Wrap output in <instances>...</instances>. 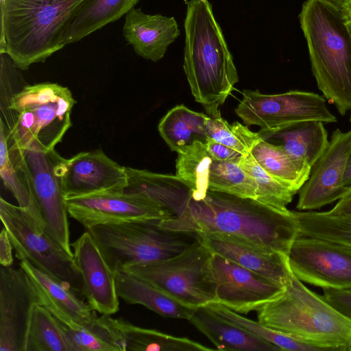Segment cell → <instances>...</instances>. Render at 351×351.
<instances>
[{
  "mask_svg": "<svg viewBox=\"0 0 351 351\" xmlns=\"http://www.w3.org/2000/svg\"><path fill=\"white\" fill-rule=\"evenodd\" d=\"M239 164L256 182V200L280 210L287 209L295 194L293 191L265 171L250 153L240 158Z\"/></svg>",
  "mask_w": 351,
  "mask_h": 351,
  "instance_id": "obj_38",
  "label": "cell"
},
{
  "mask_svg": "<svg viewBox=\"0 0 351 351\" xmlns=\"http://www.w3.org/2000/svg\"><path fill=\"white\" fill-rule=\"evenodd\" d=\"M250 154L265 171L295 193L309 178L311 167L291 156L280 145L262 139Z\"/></svg>",
  "mask_w": 351,
  "mask_h": 351,
  "instance_id": "obj_28",
  "label": "cell"
},
{
  "mask_svg": "<svg viewBox=\"0 0 351 351\" xmlns=\"http://www.w3.org/2000/svg\"><path fill=\"white\" fill-rule=\"evenodd\" d=\"M213 162L206 144L199 141L178 153L176 176L190 187L192 199H203L209 191V169Z\"/></svg>",
  "mask_w": 351,
  "mask_h": 351,
  "instance_id": "obj_34",
  "label": "cell"
},
{
  "mask_svg": "<svg viewBox=\"0 0 351 351\" xmlns=\"http://www.w3.org/2000/svg\"><path fill=\"white\" fill-rule=\"evenodd\" d=\"M299 234L319 238L351 249V217L329 211H293Z\"/></svg>",
  "mask_w": 351,
  "mask_h": 351,
  "instance_id": "obj_33",
  "label": "cell"
},
{
  "mask_svg": "<svg viewBox=\"0 0 351 351\" xmlns=\"http://www.w3.org/2000/svg\"><path fill=\"white\" fill-rule=\"evenodd\" d=\"M64 328L73 351H125L122 336L110 315L97 316L77 330Z\"/></svg>",
  "mask_w": 351,
  "mask_h": 351,
  "instance_id": "obj_32",
  "label": "cell"
},
{
  "mask_svg": "<svg viewBox=\"0 0 351 351\" xmlns=\"http://www.w3.org/2000/svg\"><path fill=\"white\" fill-rule=\"evenodd\" d=\"M186 3L183 67L195 101L208 114L223 104L239 76L212 5L201 0Z\"/></svg>",
  "mask_w": 351,
  "mask_h": 351,
  "instance_id": "obj_2",
  "label": "cell"
},
{
  "mask_svg": "<svg viewBox=\"0 0 351 351\" xmlns=\"http://www.w3.org/2000/svg\"><path fill=\"white\" fill-rule=\"evenodd\" d=\"M84 0H1L0 53L21 70L62 49V37Z\"/></svg>",
  "mask_w": 351,
  "mask_h": 351,
  "instance_id": "obj_4",
  "label": "cell"
},
{
  "mask_svg": "<svg viewBox=\"0 0 351 351\" xmlns=\"http://www.w3.org/2000/svg\"><path fill=\"white\" fill-rule=\"evenodd\" d=\"M40 304L36 288L19 266L0 268V351H24L34 306Z\"/></svg>",
  "mask_w": 351,
  "mask_h": 351,
  "instance_id": "obj_15",
  "label": "cell"
},
{
  "mask_svg": "<svg viewBox=\"0 0 351 351\" xmlns=\"http://www.w3.org/2000/svg\"><path fill=\"white\" fill-rule=\"evenodd\" d=\"M350 1H351V0H350ZM347 5H348V4H347Z\"/></svg>",
  "mask_w": 351,
  "mask_h": 351,
  "instance_id": "obj_49",
  "label": "cell"
},
{
  "mask_svg": "<svg viewBox=\"0 0 351 351\" xmlns=\"http://www.w3.org/2000/svg\"><path fill=\"white\" fill-rule=\"evenodd\" d=\"M293 275L323 289H351V249L330 241L298 234L288 254Z\"/></svg>",
  "mask_w": 351,
  "mask_h": 351,
  "instance_id": "obj_12",
  "label": "cell"
},
{
  "mask_svg": "<svg viewBox=\"0 0 351 351\" xmlns=\"http://www.w3.org/2000/svg\"><path fill=\"white\" fill-rule=\"evenodd\" d=\"M208 119L206 114L178 105L161 119L158 129L169 148L179 153L197 141L204 144L207 143L209 139L206 129Z\"/></svg>",
  "mask_w": 351,
  "mask_h": 351,
  "instance_id": "obj_27",
  "label": "cell"
},
{
  "mask_svg": "<svg viewBox=\"0 0 351 351\" xmlns=\"http://www.w3.org/2000/svg\"><path fill=\"white\" fill-rule=\"evenodd\" d=\"M210 268L215 302L239 313L258 311L284 291L285 286L217 254L212 253Z\"/></svg>",
  "mask_w": 351,
  "mask_h": 351,
  "instance_id": "obj_14",
  "label": "cell"
},
{
  "mask_svg": "<svg viewBox=\"0 0 351 351\" xmlns=\"http://www.w3.org/2000/svg\"><path fill=\"white\" fill-rule=\"evenodd\" d=\"M64 197L123 191L126 186L125 167L110 158L101 149L80 152L64 159L62 165Z\"/></svg>",
  "mask_w": 351,
  "mask_h": 351,
  "instance_id": "obj_18",
  "label": "cell"
},
{
  "mask_svg": "<svg viewBox=\"0 0 351 351\" xmlns=\"http://www.w3.org/2000/svg\"><path fill=\"white\" fill-rule=\"evenodd\" d=\"M19 266L31 278L40 304L66 327L77 330L97 317L95 311L82 298L28 261L21 260Z\"/></svg>",
  "mask_w": 351,
  "mask_h": 351,
  "instance_id": "obj_20",
  "label": "cell"
},
{
  "mask_svg": "<svg viewBox=\"0 0 351 351\" xmlns=\"http://www.w3.org/2000/svg\"><path fill=\"white\" fill-rule=\"evenodd\" d=\"M211 256L212 252L197 239L189 249L174 257L130 265L123 270L197 308L215 302Z\"/></svg>",
  "mask_w": 351,
  "mask_h": 351,
  "instance_id": "obj_9",
  "label": "cell"
},
{
  "mask_svg": "<svg viewBox=\"0 0 351 351\" xmlns=\"http://www.w3.org/2000/svg\"><path fill=\"white\" fill-rule=\"evenodd\" d=\"M348 21L351 22V1L342 9Z\"/></svg>",
  "mask_w": 351,
  "mask_h": 351,
  "instance_id": "obj_44",
  "label": "cell"
},
{
  "mask_svg": "<svg viewBox=\"0 0 351 351\" xmlns=\"http://www.w3.org/2000/svg\"><path fill=\"white\" fill-rule=\"evenodd\" d=\"M0 175L5 187L10 191L18 206L27 210L43 228L32 197L17 149L8 145L3 126L0 123Z\"/></svg>",
  "mask_w": 351,
  "mask_h": 351,
  "instance_id": "obj_31",
  "label": "cell"
},
{
  "mask_svg": "<svg viewBox=\"0 0 351 351\" xmlns=\"http://www.w3.org/2000/svg\"><path fill=\"white\" fill-rule=\"evenodd\" d=\"M173 17L147 14L141 8H132L125 15L123 35L135 53L157 62L162 59L169 46L180 36Z\"/></svg>",
  "mask_w": 351,
  "mask_h": 351,
  "instance_id": "obj_21",
  "label": "cell"
},
{
  "mask_svg": "<svg viewBox=\"0 0 351 351\" xmlns=\"http://www.w3.org/2000/svg\"><path fill=\"white\" fill-rule=\"evenodd\" d=\"M323 298L339 312L351 319V289H326Z\"/></svg>",
  "mask_w": 351,
  "mask_h": 351,
  "instance_id": "obj_39",
  "label": "cell"
},
{
  "mask_svg": "<svg viewBox=\"0 0 351 351\" xmlns=\"http://www.w3.org/2000/svg\"><path fill=\"white\" fill-rule=\"evenodd\" d=\"M115 280L119 297L128 304L143 305L164 317L188 320L195 310L124 270L115 272Z\"/></svg>",
  "mask_w": 351,
  "mask_h": 351,
  "instance_id": "obj_24",
  "label": "cell"
},
{
  "mask_svg": "<svg viewBox=\"0 0 351 351\" xmlns=\"http://www.w3.org/2000/svg\"><path fill=\"white\" fill-rule=\"evenodd\" d=\"M13 246L8 234L3 227L0 234V264L1 266H11L13 263Z\"/></svg>",
  "mask_w": 351,
  "mask_h": 351,
  "instance_id": "obj_41",
  "label": "cell"
},
{
  "mask_svg": "<svg viewBox=\"0 0 351 351\" xmlns=\"http://www.w3.org/2000/svg\"><path fill=\"white\" fill-rule=\"evenodd\" d=\"M114 323L122 336L125 351L217 350L186 337L134 326L122 318L114 319Z\"/></svg>",
  "mask_w": 351,
  "mask_h": 351,
  "instance_id": "obj_29",
  "label": "cell"
},
{
  "mask_svg": "<svg viewBox=\"0 0 351 351\" xmlns=\"http://www.w3.org/2000/svg\"><path fill=\"white\" fill-rule=\"evenodd\" d=\"M343 184L347 187L351 186V152L349 155L346 165V168L343 177Z\"/></svg>",
  "mask_w": 351,
  "mask_h": 351,
  "instance_id": "obj_43",
  "label": "cell"
},
{
  "mask_svg": "<svg viewBox=\"0 0 351 351\" xmlns=\"http://www.w3.org/2000/svg\"><path fill=\"white\" fill-rule=\"evenodd\" d=\"M0 218L17 258L28 261L83 297L82 280L73 256L50 237L27 210L1 197Z\"/></svg>",
  "mask_w": 351,
  "mask_h": 351,
  "instance_id": "obj_8",
  "label": "cell"
},
{
  "mask_svg": "<svg viewBox=\"0 0 351 351\" xmlns=\"http://www.w3.org/2000/svg\"><path fill=\"white\" fill-rule=\"evenodd\" d=\"M338 6H339L341 9L344 8L347 4L350 1V0H327Z\"/></svg>",
  "mask_w": 351,
  "mask_h": 351,
  "instance_id": "obj_45",
  "label": "cell"
},
{
  "mask_svg": "<svg viewBox=\"0 0 351 351\" xmlns=\"http://www.w3.org/2000/svg\"><path fill=\"white\" fill-rule=\"evenodd\" d=\"M240 158L226 161L213 160L209 169V191L256 199V182L240 165Z\"/></svg>",
  "mask_w": 351,
  "mask_h": 351,
  "instance_id": "obj_35",
  "label": "cell"
},
{
  "mask_svg": "<svg viewBox=\"0 0 351 351\" xmlns=\"http://www.w3.org/2000/svg\"><path fill=\"white\" fill-rule=\"evenodd\" d=\"M206 114L208 119L206 129L209 138L234 149L242 156L248 154L263 139L258 132L251 131L246 125L237 121L230 124L222 118L219 109Z\"/></svg>",
  "mask_w": 351,
  "mask_h": 351,
  "instance_id": "obj_37",
  "label": "cell"
},
{
  "mask_svg": "<svg viewBox=\"0 0 351 351\" xmlns=\"http://www.w3.org/2000/svg\"><path fill=\"white\" fill-rule=\"evenodd\" d=\"M258 322L319 351L351 350V319L291 272L284 291L258 311Z\"/></svg>",
  "mask_w": 351,
  "mask_h": 351,
  "instance_id": "obj_6",
  "label": "cell"
},
{
  "mask_svg": "<svg viewBox=\"0 0 351 351\" xmlns=\"http://www.w3.org/2000/svg\"><path fill=\"white\" fill-rule=\"evenodd\" d=\"M73 257L82 280V295L90 307L101 315L115 314L119 308L115 272L88 230L71 243Z\"/></svg>",
  "mask_w": 351,
  "mask_h": 351,
  "instance_id": "obj_17",
  "label": "cell"
},
{
  "mask_svg": "<svg viewBox=\"0 0 351 351\" xmlns=\"http://www.w3.org/2000/svg\"><path fill=\"white\" fill-rule=\"evenodd\" d=\"M328 211L333 214L351 217V186L348 187L342 197Z\"/></svg>",
  "mask_w": 351,
  "mask_h": 351,
  "instance_id": "obj_42",
  "label": "cell"
},
{
  "mask_svg": "<svg viewBox=\"0 0 351 351\" xmlns=\"http://www.w3.org/2000/svg\"><path fill=\"white\" fill-rule=\"evenodd\" d=\"M140 0H84L62 39L63 47L77 42L125 15Z\"/></svg>",
  "mask_w": 351,
  "mask_h": 351,
  "instance_id": "obj_26",
  "label": "cell"
},
{
  "mask_svg": "<svg viewBox=\"0 0 351 351\" xmlns=\"http://www.w3.org/2000/svg\"><path fill=\"white\" fill-rule=\"evenodd\" d=\"M206 147L213 160L215 161L230 160L242 156L234 149L211 138L208 139Z\"/></svg>",
  "mask_w": 351,
  "mask_h": 351,
  "instance_id": "obj_40",
  "label": "cell"
},
{
  "mask_svg": "<svg viewBox=\"0 0 351 351\" xmlns=\"http://www.w3.org/2000/svg\"><path fill=\"white\" fill-rule=\"evenodd\" d=\"M189 321L213 343L217 350H282L279 347L219 317L206 306L195 308Z\"/></svg>",
  "mask_w": 351,
  "mask_h": 351,
  "instance_id": "obj_23",
  "label": "cell"
},
{
  "mask_svg": "<svg viewBox=\"0 0 351 351\" xmlns=\"http://www.w3.org/2000/svg\"><path fill=\"white\" fill-rule=\"evenodd\" d=\"M76 104L71 90L57 83L25 85L1 95V123L8 145L17 149L49 152L71 126Z\"/></svg>",
  "mask_w": 351,
  "mask_h": 351,
  "instance_id": "obj_5",
  "label": "cell"
},
{
  "mask_svg": "<svg viewBox=\"0 0 351 351\" xmlns=\"http://www.w3.org/2000/svg\"><path fill=\"white\" fill-rule=\"evenodd\" d=\"M205 306L219 317L241 327L260 339L279 347L282 350L319 351L317 348L291 336L271 329L259 322L245 318L239 313L221 304L212 302Z\"/></svg>",
  "mask_w": 351,
  "mask_h": 351,
  "instance_id": "obj_36",
  "label": "cell"
},
{
  "mask_svg": "<svg viewBox=\"0 0 351 351\" xmlns=\"http://www.w3.org/2000/svg\"><path fill=\"white\" fill-rule=\"evenodd\" d=\"M242 96L235 112L246 125L259 126L261 136L302 121H337L326 99L315 93L294 90L265 95L258 90H245Z\"/></svg>",
  "mask_w": 351,
  "mask_h": 351,
  "instance_id": "obj_11",
  "label": "cell"
},
{
  "mask_svg": "<svg viewBox=\"0 0 351 351\" xmlns=\"http://www.w3.org/2000/svg\"><path fill=\"white\" fill-rule=\"evenodd\" d=\"M208 249L228 260L285 286L291 271L288 256L245 239L223 233H196Z\"/></svg>",
  "mask_w": 351,
  "mask_h": 351,
  "instance_id": "obj_19",
  "label": "cell"
},
{
  "mask_svg": "<svg viewBox=\"0 0 351 351\" xmlns=\"http://www.w3.org/2000/svg\"><path fill=\"white\" fill-rule=\"evenodd\" d=\"M24 351H73L64 324L39 303L30 315Z\"/></svg>",
  "mask_w": 351,
  "mask_h": 351,
  "instance_id": "obj_30",
  "label": "cell"
},
{
  "mask_svg": "<svg viewBox=\"0 0 351 351\" xmlns=\"http://www.w3.org/2000/svg\"><path fill=\"white\" fill-rule=\"evenodd\" d=\"M350 152L351 130H334L326 149L299 191L298 210L319 209L342 197L348 189L343 177Z\"/></svg>",
  "mask_w": 351,
  "mask_h": 351,
  "instance_id": "obj_16",
  "label": "cell"
},
{
  "mask_svg": "<svg viewBox=\"0 0 351 351\" xmlns=\"http://www.w3.org/2000/svg\"><path fill=\"white\" fill-rule=\"evenodd\" d=\"M159 220L99 224L86 229L114 271L174 257L193 245L196 233L162 228Z\"/></svg>",
  "mask_w": 351,
  "mask_h": 351,
  "instance_id": "obj_7",
  "label": "cell"
},
{
  "mask_svg": "<svg viewBox=\"0 0 351 351\" xmlns=\"http://www.w3.org/2000/svg\"><path fill=\"white\" fill-rule=\"evenodd\" d=\"M127 193L143 195L169 210L173 217L180 215L192 198L190 187L176 176L154 173L125 167Z\"/></svg>",
  "mask_w": 351,
  "mask_h": 351,
  "instance_id": "obj_22",
  "label": "cell"
},
{
  "mask_svg": "<svg viewBox=\"0 0 351 351\" xmlns=\"http://www.w3.org/2000/svg\"><path fill=\"white\" fill-rule=\"evenodd\" d=\"M70 217L86 230L93 226L140 220H165L173 217L149 198L123 191H106L64 198Z\"/></svg>",
  "mask_w": 351,
  "mask_h": 351,
  "instance_id": "obj_13",
  "label": "cell"
},
{
  "mask_svg": "<svg viewBox=\"0 0 351 351\" xmlns=\"http://www.w3.org/2000/svg\"><path fill=\"white\" fill-rule=\"evenodd\" d=\"M346 24H347V26H348V28L349 29V32H350V36H351V22H349V21H346Z\"/></svg>",
  "mask_w": 351,
  "mask_h": 351,
  "instance_id": "obj_46",
  "label": "cell"
},
{
  "mask_svg": "<svg viewBox=\"0 0 351 351\" xmlns=\"http://www.w3.org/2000/svg\"><path fill=\"white\" fill-rule=\"evenodd\" d=\"M201 1H208V0H201Z\"/></svg>",
  "mask_w": 351,
  "mask_h": 351,
  "instance_id": "obj_47",
  "label": "cell"
},
{
  "mask_svg": "<svg viewBox=\"0 0 351 351\" xmlns=\"http://www.w3.org/2000/svg\"><path fill=\"white\" fill-rule=\"evenodd\" d=\"M324 124L319 121H302L261 138L280 145L291 156L312 167L329 143Z\"/></svg>",
  "mask_w": 351,
  "mask_h": 351,
  "instance_id": "obj_25",
  "label": "cell"
},
{
  "mask_svg": "<svg viewBox=\"0 0 351 351\" xmlns=\"http://www.w3.org/2000/svg\"><path fill=\"white\" fill-rule=\"evenodd\" d=\"M299 20L317 86L345 115L351 111V36L345 14L327 0H306Z\"/></svg>",
  "mask_w": 351,
  "mask_h": 351,
  "instance_id": "obj_3",
  "label": "cell"
},
{
  "mask_svg": "<svg viewBox=\"0 0 351 351\" xmlns=\"http://www.w3.org/2000/svg\"><path fill=\"white\" fill-rule=\"evenodd\" d=\"M158 225L175 232L234 235L287 256L299 234L293 211L212 191L203 199H191L180 215Z\"/></svg>",
  "mask_w": 351,
  "mask_h": 351,
  "instance_id": "obj_1",
  "label": "cell"
},
{
  "mask_svg": "<svg viewBox=\"0 0 351 351\" xmlns=\"http://www.w3.org/2000/svg\"><path fill=\"white\" fill-rule=\"evenodd\" d=\"M350 123H351V115H350Z\"/></svg>",
  "mask_w": 351,
  "mask_h": 351,
  "instance_id": "obj_48",
  "label": "cell"
},
{
  "mask_svg": "<svg viewBox=\"0 0 351 351\" xmlns=\"http://www.w3.org/2000/svg\"><path fill=\"white\" fill-rule=\"evenodd\" d=\"M17 150L45 231L69 254L73 256L69 214L62 189V165L65 158L55 149L49 152Z\"/></svg>",
  "mask_w": 351,
  "mask_h": 351,
  "instance_id": "obj_10",
  "label": "cell"
}]
</instances>
